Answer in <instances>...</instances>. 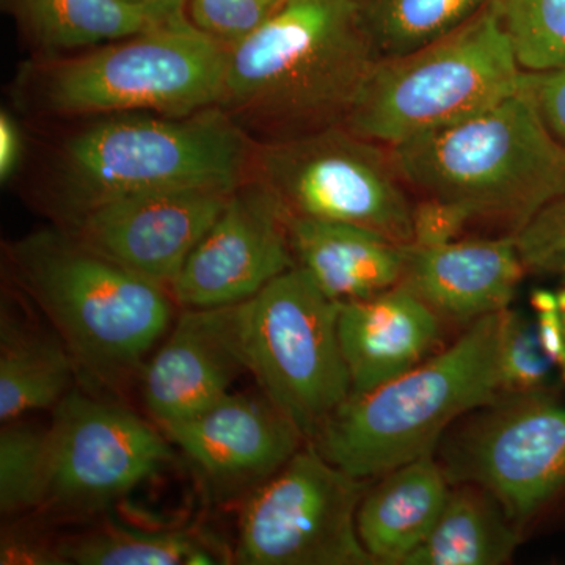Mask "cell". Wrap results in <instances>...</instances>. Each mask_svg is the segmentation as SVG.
Here are the masks:
<instances>
[{"instance_id":"obj_1","label":"cell","mask_w":565,"mask_h":565,"mask_svg":"<svg viewBox=\"0 0 565 565\" xmlns=\"http://www.w3.org/2000/svg\"><path fill=\"white\" fill-rule=\"evenodd\" d=\"M381 61L352 0H286L228 47L218 107L256 143L344 126Z\"/></svg>"},{"instance_id":"obj_2","label":"cell","mask_w":565,"mask_h":565,"mask_svg":"<svg viewBox=\"0 0 565 565\" xmlns=\"http://www.w3.org/2000/svg\"><path fill=\"white\" fill-rule=\"evenodd\" d=\"M256 145L221 107L188 117H98L63 141L52 180L54 207L63 226L122 196L236 189L250 178Z\"/></svg>"},{"instance_id":"obj_3","label":"cell","mask_w":565,"mask_h":565,"mask_svg":"<svg viewBox=\"0 0 565 565\" xmlns=\"http://www.w3.org/2000/svg\"><path fill=\"white\" fill-rule=\"evenodd\" d=\"M11 274L93 381L120 384L173 321L169 289L46 228L9 247Z\"/></svg>"},{"instance_id":"obj_4","label":"cell","mask_w":565,"mask_h":565,"mask_svg":"<svg viewBox=\"0 0 565 565\" xmlns=\"http://www.w3.org/2000/svg\"><path fill=\"white\" fill-rule=\"evenodd\" d=\"M503 311L471 323L455 344L408 373L351 393L310 444L334 467L363 479L434 456L460 418L503 394Z\"/></svg>"},{"instance_id":"obj_5","label":"cell","mask_w":565,"mask_h":565,"mask_svg":"<svg viewBox=\"0 0 565 565\" xmlns=\"http://www.w3.org/2000/svg\"><path fill=\"white\" fill-rule=\"evenodd\" d=\"M390 150L411 191L460 204L511 234L565 195V148L522 85L467 120Z\"/></svg>"},{"instance_id":"obj_6","label":"cell","mask_w":565,"mask_h":565,"mask_svg":"<svg viewBox=\"0 0 565 565\" xmlns=\"http://www.w3.org/2000/svg\"><path fill=\"white\" fill-rule=\"evenodd\" d=\"M228 47L185 14L84 54L33 62L21 88L54 117L148 114L188 117L218 107Z\"/></svg>"},{"instance_id":"obj_7","label":"cell","mask_w":565,"mask_h":565,"mask_svg":"<svg viewBox=\"0 0 565 565\" xmlns=\"http://www.w3.org/2000/svg\"><path fill=\"white\" fill-rule=\"evenodd\" d=\"M522 76L489 2L455 32L379 61L344 126L397 147L489 109L519 90Z\"/></svg>"},{"instance_id":"obj_8","label":"cell","mask_w":565,"mask_h":565,"mask_svg":"<svg viewBox=\"0 0 565 565\" xmlns=\"http://www.w3.org/2000/svg\"><path fill=\"white\" fill-rule=\"evenodd\" d=\"M228 313L245 373L313 440L352 393L338 337L340 302L296 266L252 299L228 305Z\"/></svg>"},{"instance_id":"obj_9","label":"cell","mask_w":565,"mask_h":565,"mask_svg":"<svg viewBox=\"0 0 565 565\" xmlns=\"http://www.w3.org/2000/svg\"><path fill=\"white\" fill-rule=\"evenodd\" d=\"M248 180L294 217L359 226L401 245L414 239V202L392 150L345 126L256 145Z\"/></svg>"},{"instance_id":"obj_10","label":"cell","mask_w":565,"mask_h":565,"mask_svg":"<svg viewBox=\"0 0 565 565\" xmlns=\"http://www.w3.org/2000/svg\"><path fill=\"white\" fill-rule=\"evenodd\" d=\"M367 482L334 467L308 441L245 498L234 563L377 565L356 530Z\"/></svg>"},{"instance_id":"obj_11","label":"cell","mask_w":565,"mask_h":565,"mask_svg":"<svg viewBox=\"0 0 565 565\" xmlns=\"http://www.w3.org/2000/svg\"><path fill=\"white\" fill-rule=\"evenodd\" d=\"M437 451L451 486L481 487L523 531L565 490V407L544 390L501 394L460 418Z\"/></svg>"},{"instance_id":"obj_12","label":"cell","mask_w":565,"mask_h":565,"mask_svg":"<svg viewBox=\"0 0 565 565\" xmlns=\"http://www.w3.org/2000/svg\"><path fill=\"white\" fill-rule=\"evenodd\" d=\"M172 444L139 415L71 390L46 429V486L41 509L96 511L159 473Z\"/></svg>"},{"instance_id":"obj_13","label":"cell","mask_w":565,"mask_h":565,"mask_svg":"<svg viewBox=\"0 0 565 565\" xmlns=\"http://www.w3.org/2000/svg\"><path fill=\"white\" fill-rule=\"evenodd\" d=\"M289 214L258 181L234 189L210 232L193 248L170 294L184 310L252 299L296 267Z\"/></svg>"},{"instance_id":"obj_14","label":"cell","mask_w":565,"mask_h":565,"mask_svg":"<svg viewBox=\"0 0 565 565\" xmlns=\"http://www.w3.org/2000/svg\"><path fill=\"white\" fill-rule=\"evenodd\" d=\"M233 192L180 188L122 196L85 212L62 228L104 258L170 291Z\"/></svg>"},{"instance_id":"obj_15","label":"cell","mask_w":565,"mask_h":565,"mask_svg":"<svg viewBox=\"0 0 565 565\" xmlns=\"http://www.w3.org/2000/svg\"><path fill=\"white\" fill-rule=\"evenodd\" d=\"M158 427L212 481L252 489L308 444L264 394L230 393L203 414Z\"/></svg>"},{"instance_id":"obj_16","label":"cell","mask_w":565,"mask_h":565,"mask_svg":"<svg viewBox=\"0 0 565 565\" xmlns=\"http://www.w3.org/2000/svg\"><path fill=\"white\" fill-rule=\"evenodd\" d=\"M245 371L228 307L184 310L141 371V399L158 426L203 414Z\"/></svg>"},{"instance_id":"obj_17","label":"cell","mask_w":565,"mask_h":565,"mask_svg":"<svg viewBox=\"0 0 565 565\" xmlns=\"http://www.w3.org/2000/svg\"><path fill=\"white\" fill-rule=\"evenodd\" d=\"M526 269L514 236L408 245L403 280L444 322L471 323L508 310Z\"/></svg>"},{"instance_id":"obj_18","label":"cell","mask_w":565,"mask_h":565,"mask_svg":"<svg viewBox=\"0 0 565 565\" xmlns=\"http://www.w3.org/2000/svg\"><path fill=\"white\" fill-rule=\"evenodd\" d=\"M441 333L444 321L401 285L340 303L338 337L352 393L370 392L426 362L437 353Z\"/></svg>"},{"instance_id":"obj_19","label":"cell","mask_w":565,"mask_h":565,"mask_svg":"<svg viewBox=\"0 0 565 565\" xmlns=\"http://www.w3.org/2000/svg\"><path fill=\"white\" fill-rule=\"evenodd\" d=\"M296 264L334 302L370 299L403 280L408 245L345 223L289 215Z\"/></svg>"},{"instance_id":"obj_20","label":"cell","mask_w":565,"mask_h":565,"mask_svg":"<svg viewBox=\"0 0 565 565\" xmlns=\"http://www.w3.org/2000/svg\"><path fill=\"white\" fill-rule=\"evenodd\" d=\"M451 482L434 456L401 465L364 493L356 530L375 563L404 565L433 533Z\"/></svg>"},{"instance_id":"obj_21","label":"cell","mask_w":565,"mask_h":565,"mask_svg":"<svg viewBox=\"0 0 565 565\" xmlns=\"http://www.w3.org/2000/svg\"><path fill=\"white\" fill-rule=\"evenodd\" d=\"M77 364L57 333L0 318V422L54 408L73 390Z\"/></svg>"},{"instance_id":"obj_22","label":"cell","mask_w":565,"mask_h":565,"mask_svg":"<svg viewBox=\"0 0 565 565\" xmlns=\"http://www.w3.org/2000/svg\"><path fill=\"white\" fill-rule=\"evenodd\" d=\"M522 531L492 494L452 484L433 533L404 565H501L514 556Z\"/></svg>"},{"instance_id":"obj_23","label":"cell","mask_w":565,"mask_h":565,"mask_svg":"<svg viewBox=\"0 0 565 565\" xmlns=\"http://www.w3.org/2000/svg\"><path fill=\"white\" fill-rule=\"evenodd\" d=\"M2 9L47 57L103 46L169 21L117 0H2Z\"/></svg>"},{"instance_id":"obj_24","label":"cell","mask_w":565,"mask_h":565,"mask_svg":"<svg viewBox=\"0 0 565 565\" xmlns=\"http://www.w3.org/2000/svg\"><path fill=\"white\" fill-rule=\"evenodd\" d=\"M65 564L211 565L225 564L217 546L184 530L148 531L109 526L58 542Z\"/></svg>"},{"instance_id":"obj_25","label":"cell","mask_w":565,"mask_h":565,"mask_svg":"<svg viewBox=\"0 0 565 565\" xmlns=\"http://www.w3.org/2000/svg\"><path fill=\"white\" fill-rule=\"evenodd\" d=\"M490 0H352L379 57L419 50L455 32Z\"/></svg>"},{"instance_id":"obj_26","label":"cell","mask_w":565,"mask_h":565,"mask_svg":"<svg viewBox=\"0 0 565 565\" xmlns=\"http://www.w3.org/2000/svg\"><path fill=\"white\" fill-rule=\"evenodd\" d=\"M523 71L565 68V0H490Z\"/></svg>"},{"instance_id":"obj_27","label":"cell","mask_w":565,"mask_h":565,"mask_svg":"<svg viewBox=\"0 0 565 565\" xmlns=\"http://www.w3.org/2000/svg\"><path fill=\"white\" fill-rule=\"evenodd\" d=\"M0 430V511L41 509L46 486V429L11 422Z\"/></svg>"},{"instance_id":"obj_28","label":"cell","mask_w":565,"mask_h":565,"mask_svg":"<svg viewBox=\"0 0 565 565\" xmlns=\"http://www.w3.org/2000/svg\"><path fill=\"white\" fill-rule=\"evenodd\" d=\"M498 362L503 394L544 390L555 367L541 343L535 322L511 308L501 316Z\"/></svg>"},{"instance_id":"obj_29","label":"cell","mask_w":565,"mask_h":565,"mask_svg":"<svg viewBox=\"0 0 565 565\" xmlns=\"http://www.w3.org/2000/svg\"><path fill=\"white\" fill-rule=\"evenodd\" d=\"M286 0H188L185 17L226 47L239 43L270 20Z\"/></svg>"},{"instance_id":"obj_30","label":"cell","mask_w":565,"mask_h":565,"mask_svg":"<svg viewBox=\"0 0 565 565\" xmlns=\"http://www.w3.org/2000/svg\"><path fill=\"white\" fill-rule=\"evenodd\" d=\"M512 236L526 270L565 277V195L545 204Z\"/></svg>"},{"instance_id":"obj_31","label":"cell","mask_w":565,"mask_h":565,"mask_svg":"<svg viewBox=\"0 0 565 565\" xmlns=\"http://www.w3.org/2000/svg\"><path fill=\"white\" fill-rule=\"evenodd\" d=\"M473 222V214L460 204L419 196L412 210V245L429 248L456 243L462 239L465 230Z\"/></svg>"},{"instance_id":"obj_32","label":"cell","mask_w":565,"mask_h":565,"mask_svg":"<svg viewBox=\"0 0 565 565\" xmlns=\"http://www.w3.org/2000/svg\"><path fill=\"white\" fill-rule=\"evenodd\" d=\"M522 87L545 128L565 148V68L523 71Z\"/></svg>"},{"instance_id":"obj_33","label":"cell","mask_w":565,"mask_h":565,"mask_svg":"<svg viewBox=\"0 0 565 565\" xmlns=\"http://www.w3.org/2000/svg\"><path fill=\"white\" fill-rule=\"evenodd\" d=\"M531 305L541 343L565 382V288L556 294L537 289Z\"/></svg>"},{"instance_id":"obj_34","label":"cell","mask_w":565,"mask_h":565,"mask_svg":"<svg viewBox=\"0 0 565 565\" xmlns=\"http://www.w3.org/2000/svg\"><path fill=\"white\" fill-rule=\"evenodd\" d=\"M2 565H62L65 564L58 544L50 545L39 535L9 531L0 544Z\"/></svg>"},{"instance_id":"obj_35","label":"cell","mask_w":565,"mask_h":565,"mask_svg":"<svg viewBox=\"0 0 565 565\" xmlns=\"http://www.w3.org/2000/svg\"><path fill=\"white\" fill-rule=\"evenodd\" d=\"M25 140L20 122L9 110L0 111V180L9 182L20 170Z\"/></svg>"},{"instance_id":"obj_36","label":"cell","mask_w":565,"mask_h":565,"mask_svg":"<svg viewBox=\"0 0 565 565\" xmlns=\"http://www.w3.org/2000/svg\"><path fill=\"white\" fill-rule=\"evenodd\" d=\"M117 2L143 11L158 20H173L185 14L188 0H117Z\"/></svg>"}]
</instances>
